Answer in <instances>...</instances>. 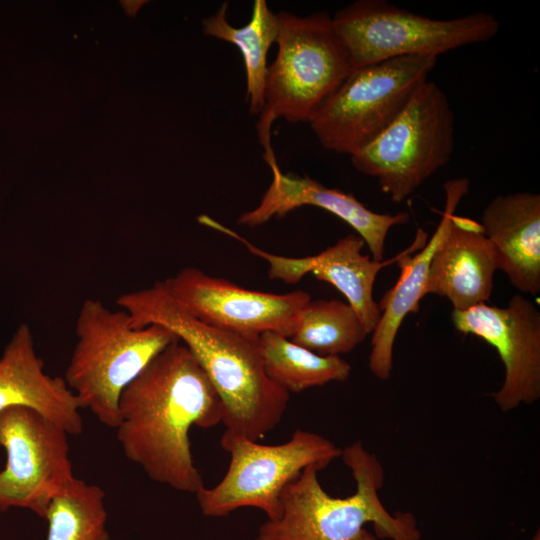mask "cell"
Masks as SVG:
<instances>
[{
	"mask_svg": "<svg viewBox=\"0 0 540 540\" xmlns=\"http://www.w3.org/2000/svg\"><path fill=\"white\" fill-rule=\"evenodd\" d=\"M222 402L185 344L157 354L123 390L117 439L131 462L155 482L196 494L204 485L189 432L222 421Z\"/></svg>",
	"mask_w": 540,
	"mask_h": 540,
	"instance_id": "1",
	"label": "cell"
},
{
	"mask_svg": "<svg viewBox=\"0 0 540 540\" xmlns=\"http://www.w3.org/2000/svg\"><path fill=\"white\" fill-rule=\"evenodd\" d=\"M117 305L134 328L159 324L194 355L222 402L226 432L257 441L281 421L289 392L266 374L258 338L207 325L186 312L163 282L122 294Z\"/></svg>",
	"mask_w": 540,
	"mask_h": 540,
	"instance_id": "2",
	"label": "cell"
},
{
	"mask_svg": "<svg viewBox=\"0 0 540 540\" xmlns=\"http://www.w3.org/2000/svg\"><path fill=\"white\" fill-rule=\"evenodd\" d=\"M340 457L356 482L354 494L339 498L321 486L315 466L306 467L280 496V515L267 520L255 540H355L367 523L377 538L420 540L414 516L408 512L392 515L379 497L384 469L377 456L355 441Z\"/></svg>",
	"mask_w": 540,
	"mask_h": 540,
	"instance_id": "3",
	"label": "cell"
},
{
	"mask_svg": "<svg viewBox=\"0 0 540 540\" xmlns=\"http://www.w3.org/2000/svg\"><path fill=\"white\" fill-rule=\"evenodd\" d=\"M278 15V52L268 66L264 105L256 126L269 167L278 164L271 146L275 120L309 123L353 71L328 13L305 17L288 12Z\"/></svg>",
	"mask_w": 540,
	"mask_h": 540,
	"instance_id": "4",
	"label": "cell"
},
{
	"mask_svg": "<svg viewBox=\"0 0 540 540\" xmlns=\"http://www.w3.org/2000/svg\"><path fill=\"white\" fill-rule=\"evenodd\" d=\"M77 343L65 371L66 384L81 408L105 426L116 428L123 390L151 360L179 338L166 327L131 325L125 310L100 300L83 302L76 321Z\"/></svg>",
	"mask_w": 540,
	"mask_h": 540,
	"instance_id": "5",
	"label": "cell"
},
{
	"mask_svg": "<svg viewBox=\"0 0 540 540\" xmlns=\"http://www.w3.org/2000/svg\"><path fill=\"white\" fill-rule=\"evenodd\" d=\"M333 27L352 69L404 56H436L494 38L500 28L488 12L434 19L386 0H358L335 13Z\"/></svg>",
	"mask_w": 540,
	"mask_h": 540,
	"instance_id": "6",
	"label": "cell"
},
{
	"mask_svg": "<svg viewBox=\"0 0 540 540\" xmlns=\"http://www.w3.org/2000/svg\"><path fill=\"white\" fill-rule=\"evenodd\" d=\"M436 56H404L353 70L309 122L327 150L350 156L371 144L428 81Z\"/></svg>",
	"mask_w": 540,
	"mask_h": 540,
	"instance_id": "7",
	"label": "cell"
},
{
	"mask_svg": "<svg viewBox=\"0 0 540 540\" xmlns=\"http://www.w3.org/2000/svg\"><path fill=\"white\" fill-rule=\"evenodd\" d=\"M455 117L444 91L425 82L402 113L366 148L350 156L355 169L377 179L396 203L450 161Z\"/></svg>",
	"mask_w": 540,
	"mask_h": 540,
	"instance_id": "8",
	"label": "cell"
},
{
	"mask_svg": "<svg viewBox=\"0 0 540 540\" xmlns=\"http://www.w3.org/2000/svg\"><path fill=\"white\" fill-rule=\"evenodd\" d=\"M220 444L230 455L228 469L218 484L203 486L195 494L208 517L253 507L263 511L267 520H276L284 488L306 467L322 470L342 451L329 439L306 430H296L287 442L277 445L259 444L225 431Z\"/></svg>",
	"mask_w": 540,
	"mask_h": 540,
	"instance_id": "9",
	"label": "cell"
},
{
	"mask_svg": "<svg viewBox=\"0 0 540 540\" xmlns=\"http://www.w3.org/2000/svg\"><path fill=\"white\" fill-rule=\"evenodd\" d=\"M68 434L37 411L14 406L0 412V511L28 509L44 519L52 498L75 476Z\"/></svg>",
	"mask_w": 540,
	"mask_h": 540,
	"instance_id": "10",
	"label": "cell"
},
{
	"mask_svg": "<svg viewBox=\"0 0 540 540\" xmlns=\"http://www.w3.org/2000/svg\"><path fill=\"white\" fill-rule=\"evenodd\" d=\"M168 293L199 321L246 337L275 332L291 338L311 296L303 290L273 294L250 290L194 267L162 281Z\"/></svg>",
	"mask_w": 540,
	"mask_h": 540,
	"instance_id": "11",
	"label": "cell"
},
{
	"mask_svg": "<svg viewBox=\"0 0 540 540\" xmlns=\"http://www.w3.org/2000/svg\"><path fill=\"white\" fill-rule=\"evenodd\" d=\"M455 329L493 346L504 367V380L494 401L501 411L533 404L540 398V311L515 294L505 307L479 304L453 310Z\"/></svg>",
	"mask_w": 540,
	"mask_h": 540,
	"instance_id": "12",
	"label": "cell"
},
{
	"mask_svg": "<svg viewBox=\"0 0 540 540\" xmlns=\"http://www.w3.org/2000/svg\"><path fill=\"white\" fill-rule=\"evenodd\" d=\"M234 239L267 262L270 279L296 284L306 274L312 273L318 280L333 285L345 296L368 334L373 332L381 316L373 299L376 276L385 266L398 262L405 252L389 260L375 261L362 253L364 240L349 234L316 255L293 258L268 253L238 234Z\"/></svg>",
	"mask_w": 540,
	"mask_h": 540,
	"instance_id": "13",
	"label": "cell"
},
{
	"mask_svg": "<svg viewBox=\"0 0 540 540\" xmlns=\"http://www.w3.org/2000/svg\"><path fill=\"white\" fill-rule=\"evenodd\" d=\"M469 187L467 178L451 179L444 183L445 209L434 234L426 242L427 233L419 229L414 242L397 262L401 269L399 278L381 298L378 304L381 316L372 332L368 367L378 379L387 380L392 374L393 348L397 333L405 317L419 310V303L426 295L432 256Z\"/></svg>",
	"mask_w": 540,
	"mask_h": 540,
	"instance_id": "14",
	"label": "cell"
},
{
	"mask_svg": "<svg viewBox=\"0 0 540 540\" xmlns=\"http://www.w3.org/2000/svg\"><path fill=\"white\" fill-rule=\"evenodd\" d=\"M270 169L273 175L270 186L254 209L239 216L238 224L257 227L299 207L315 206L349 224L368 246L372 259L383 261L390 228L409 221L406 212L393 215L371 211L353 194L328 188L308 176L284 174L278 164Z\"/></svg>",
	"mask_w": 540,
	"mask_h": 540,
	"instance_id": "15",
	"label": "cell"
},
{
	"mask_svg": "<svg viewBox=\"0 0 540 540\" xmlns=\"http://www.w3.org/2000/svg\"><path fill=\"white\" fill-rule=\"evenodd\" d=\"M14 406L37 411L68 435L83 431L77 397L63 377L45 373L27 324L18 326L0 357V412Z\"/></svg>",
	"mask_w": 540,
	"mask_h": 540,
	"instance_id": "16",
	"label": "cell"
},
{
	"mask_svg": "<svg viewBox=\"0 0 540 540\" xmlns=\"http://www.w3.org/2000/svg\"><path fill=\"white\" fill-rule=\"evenodd\" d=\"M481 225L497 263L522 293L540 292V195L516 192L494 197Z\"/></svg>",
	"mask_w": 540,
	"mask_h": 540,
	"instance_id": "17",
	"label": "cell"
},
{
	"mask_svg": "<svg viewBox=\"0 0 540 540\" xmlns=\"http://www.w3.org/2000/svg\"><path fill=\"white\" fill-rule=\"evenodd\" d=\"M497 270L485 235L460 230L451 221L432 256L425 292L446 297L453 310L464 311L490 300Z\"/></svg>",
	"mask_w": 540,
	"mask_h": 540,
	"instance_id": "18",
	"label": "cell"
},
{
	"mask_svg": "<svg viewBox=\"0 0 540 540\" xmlns=\"http://www.w3.org/2000/svg\"><path fill=\"white\" fill-rule=\"evenodd\" d=\"M227 2L202 21L203 32L211 37L234 44L243 57L246 72V100L249 110L259 115L264 105V90L268 71L267 54L277 41L280 20L265 0H255L250 21L235 27L227 20Z\"/></svg>",
	"mask_w": 540,
	"mask_h": 540,
	"instance_id": "19",
	"label": "cell"
},
{
	"mask_svg": "<svg viewBox=\"0 0 540 540\" xmlns=\"http://www.w3.org/2000/svg\"><path fill=\"white\" fill-rule=\"evenodd\" d=\"M258 344L267 376L289 393L344 382L351 374L340 356L318 355L275 332L262 333Z\"/></svg>",
	"mask_w": 540,
	"mask_h": 540,
	"instance_id": "20",
	"label": "cell"
},
{
	"mask_svg": "<svg viewBox=\"0 0 540 540\" xmlns=\"http://www.w3.org/2000/svg\"><path fill=\"white\" fill-rule=\"evenodd\" d=\"M367 335L358 315L347 302L311 299L289 339L318 355L340 356L354 350Z\"/></svg>",
	"mask_w": 540,
	"mask_h": 540,
	"instance_id": "21",
	"label": "cell"
},
{
	"mask_svg": "<svg viewBox=\"0 0 540 540\" xmlns=\"http://www.w3.org/2000/svg\"><path fill=\"white\" fill-rule=\"evenodd\" d=\"M105 493L74 477L49 503L46 540H109Z\"/></svg>",
	"mask_w": 540,
	"mask_h": 540,
	"instance_id": "22",
	"label": "cell"
},
{
	"mask_svg": "<svg viewBox=\"0 0 540 540\" xmlns=\"http://www.w3.org/2000/svg\"><path fill=\"white\" fill-rule=\"evenodd\" d=\"M451 221L452 224L460 230L484 234V229L481 223L471 218L453 214Z\"/></svg>",
	"mask_w": 540,
	"mask_h": 540,
	"instance_id": "23",
	"label": "cell"
},
{
	"mask_svg": "<svg viewBox=\"0 0 540 540\" xmlns=\"http://www.w3.org/2000/svg\"><path fill=\"white\" fill-rule=\"evenodd\" d=\"M355 540H378V538L366 529H363Z\"/></svg>",
	"mask_w": 540,
	"mask_h": 540,
	"instance_id": "24",
	"label": "cell"
}]
</instances>
